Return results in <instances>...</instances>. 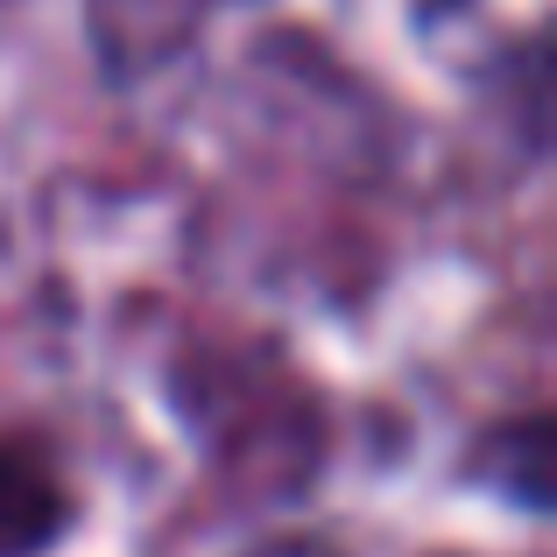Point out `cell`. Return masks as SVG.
Returning a JSON list of instances; mask_svg holds the SVG:
<instances>
[{
    "label": "cell",
    "instance_id": "6da1fadb",
    "mask_svg": "<svg viewBox=\"0 0 557 557\" xmlns=\"http://www.w3.org/2000/svg\"><path fill=\"white\" fill-rule=\"evenodd\" d=\"M226 8L240 0H85V22H92V50L113 78H149L156 64L190 50L205 22Z\"/></svg>",
    "mask_w": 557,
    "mask_h": 557
},
{
    "label": "cell",
    "instance_id": "7a4b0ae2",
    "mask_svg": "<svg viewBox=\"0 0 557 557\" xmlns=\"http://www.w3.org/2000/svg\"><path fill=\"white\" fill-rule=\"evenodd\" d=\"M78 522V494L28 437H0V557H42Z\"/></svg>",
    "mask_w": 557,
    "mask_h": 557
}]
</instances>
